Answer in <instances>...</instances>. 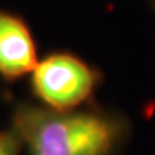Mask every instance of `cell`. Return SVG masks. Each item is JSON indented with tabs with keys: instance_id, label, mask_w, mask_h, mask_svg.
<instances>
[{
	"instance_id": "obj_1",
	"label": "cell",
	"mask_w": 155,
	"mask_h": 155,
	"mask_svg": "<svg viewBox=\"0 0 155 155\" xmlns=\"http://www.w3.org/2000/svg\"><path fill=\"white\" fill-rule=\"evenodd\" d=\"M10 128L26 155H124L132 138L125 112L99 104L55 111L12 99Z\"/></svg>"
},
{
	"instance_id": "obj_2",
	"label": "cell",
	"mask_w": 155,
	"mask_h": 155,
	"mask_svg": "<svg viewBox=\"0 0 155 155\" xmlns=\"http://www.w3.org/2000/svg\"><path fill=\"white\" fill-rule=\"evenodd\" d=\"M104 82V71L71 49L49 50L29 73V91L35 102L55 111L95 104Z\"/></svg>"
},
{
	"instance_id": "obj_3",
	"label": "cell",
	"mask_w": 155,
	"mask_h": 155,
	"mask_svg": "<svg viewBox=\"0 0 155 155\" xmlns=\"http://www.w3.org/2000/svg\"><path fill=\"white\" fill-rule=\"evenodd\" d=\"M39 61V48L28 20L0 7V79L7 85L29 76Z\"/></svg>"
},
{
	"instance_id": "obj_4",
	"label": "cell",
	"mask_w": 155,
	"mask_h": 155,
	"mask_svg": "<svg viewBox=\"0 0 155 155\" xmlns=\"http://www.w3.org/2000/svg\"><path fill=\"white\" fill-rule=\"evenodd\" d=\"M22 145L10 127L0 131V155H22Z\"/></svg>"
},
{
	"instance_id": "obj_5",
	"label": "cell",
	"mask_w": 155,
	"mask_h": 155,
	"mask_svg": "<svg viewBox=\"0 0 155 155\" xmlns=\"http://www.w3.org/2000/svg\"><path fill=\"white\" fill-rule=\"evenodd\" d=\"M148 3H150V7H151V10L155 13V0H148Z\"/></svg>"
}]
</instances>
